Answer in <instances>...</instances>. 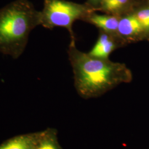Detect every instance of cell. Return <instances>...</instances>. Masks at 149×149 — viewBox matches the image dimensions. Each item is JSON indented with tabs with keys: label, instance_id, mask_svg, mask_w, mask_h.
Listing matches in <instances>:
<instances>
[{
	"label": "cell",
	"instance_id": "cell-2",
	"mask_svg": "<svg viewBox=\"0 0 149 149\" xmlns=\"http://www.w3.org/2000/svg\"><path fill=\"white\" fill-rule=\"evenodd\" d=\"M38 25L40 12L28 0H16L0 9V52L18 58Z\"/></svg>",
	"mask_w": 149,
	"mask_h": 149
},
{
	"label": "cell",
	"instance_id": "cell-4",
	"mask_svg": "<svg viewBox=\"0 0 149 149\" xmlns=\"http://www.w3.org/2000/svg\"><path fill=\"white\" fill-rule=\"evenodd\" d=\"M118 36L125 45L147 39L144 28L133 12L120 17Z\"/></svg>",
	"mask_w": 149,
	"mask_h": 149
},
{
	"label": "cell",
	"instance_id": "cell-6",
	"mask_svg": "<svg viewBox=\"0 0 149 149\" xmlns=\"http://www.w3.org/2000/svg\"><path fill=\"white\" fill-rule=\"evenodd\" d=\"M136 6L135 0H104L98 11L120 17L133 12L137 8Z\"/></svg>",
	"mask_w": 149,
	"mask_h": 149
},
{
	"label": "cell",
	"instance_id": "cell-5",
	"mask_svg": "<svg viewBox=\"0 0 149 149\" xmlns=\"http://www.w3.org/2000/svg\"><path fill=\"white\" fill-rule=\"evenodd\" d=\"M125 44L117 36L99 30V36L96 44L88 53L91 56L101 58L109 59V56L118 48Z\"/></svg>",
	"mask_w": 149,
	"mask_h": 149
},
{
	"label": "cell",
	"instance_id": "cell-9",
	"mask_svg": "<svg viewBox=\"0 0 149 149\" xmlns=\"http://www.w3.org/2000/svg\"><path fill=\"white\" fill-rule=\"evenodd\" d=\"M0 149H33L31 140L25 137L15 139L0 147Z\"/></svg>",
	"mask_w": 149,
	"mask_h": 149
},
{
	"label": "cell",
	"instance_id": "cell-11",
	"mask_svg": "<svg viewBox=\"0 0 149 149\" xmlns=\"http://www.w3.org/2000/svg\"><path fill=\"white\" fill-rule=\"evenodd\" d=\"M104 0H87L86 3L94 8L96 11H98Z\"/></svg>",
	"mask_w": 149,
	"mask_h": 149
},
{
	"label": "cell",
	"instance_id": "cell-1",
	"mask_svg": "<svg viewBox=\"0 0 149 149\" xmlns=\"http://www.w3.org/2000/svg\"><path fill=\"white\" fill-rule=\"evenodd\" d=\"M79 94L90 98L103 94L122 82H129L132 74L126 65L101 59L80 51L76 38L71 39L68 50Z\"/></svg>",
	"mask_w": 149,
	"mask_h": 149
},
{
	"label": "cell",
	"instance_id": "cell-12",
	"mask_svg": "<svg viewBox=\"0 0 149 149\" xmlns=\"http://www.w3.org/2000/svg\"></svg>",
	"mask_w": 149,
	"mask_h": 149
},
{
	"label": "cell",
	"instance_id": "cell-8",
	"mask_svg": "<svg viewBox=\"0 0 149 149\" xmlns=\"http://www.w3.org/2000/svg\"><path fill=\"white\" fill-rule=\"evenodd\" d=\"M133 13L144 28L147 39H149V6L137 7Z\"/></svg>",
	"mask_w": 149,
	"mask_h": 149
},
{
	"label": "cell",
	"instance_id": "cell-10",
	"mask_svg": "<svg viewBox=\"0 0 149 149\" xmlns=\"http://www.w3.org/2000/svg\"><path fill=\"white\" fill-rule=\"evenodd\" d=\"M37 149H58L56 145L52 141L46 140L40 144Z\"/></svg>",
	"mask_w": 149,
	"mask_h": 149
},
{
	"label": "cell",
	"instance_id": "cell-7",
	"mask_svg": "<svg viewBox=\"0 0 149 149\" xmlns=\"http://www.w3.org/2000/svg\"><path fill=\"white\" fill-rule=\"evenodd\" d=\"M119 17L110 15H98L95 12L91 13L87 17L84 21L92 24L99 30L108 33L114 36H118V27Z\"/></svg>",
	"mask_w": 149,
	"mask_h": 149
},
{
	"label": "cell",
	"instance_id": "cell-13",
	"mask_svg": "<svg viewBox=\"0 0 149 149\" xmlns=\"http://www.w3.org/2000/svg\"></svg>",
	"mask_w": 149,
	"mask_h": 149
},
{
	"label": "cell",
	"instance_id": "cell-3",
	"mask_svg": "<svg viewBox=\"0 0 149 149\" xmlns=\"http://www.w3.org/2000/svg\"><path fill=\"white\" fill-rule=\"evenodd\" d=\"M96 10L87 5L66 0H44L43 10L40 11V25L52 29L64 27L68 29L71 39H74L72 26L77 20L85 21L87 17Z\"/></svg>",
	"mask_w": 149,
	"mask_h": 149
}]
</instances>
